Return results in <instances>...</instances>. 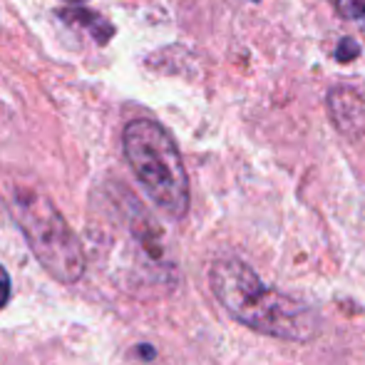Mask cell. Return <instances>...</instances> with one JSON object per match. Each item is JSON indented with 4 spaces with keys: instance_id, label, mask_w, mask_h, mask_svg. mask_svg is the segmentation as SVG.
<instances>
[{
    "instance_id": "1",
    "label": "cell",
    "mask_w": 365,
    "mask_h": 365,
    "mask_svg": "<svg viewBox=\"0 0 365 365\" xmlns=\"http://www.w3.org/2000/svg\"><path fill=\"white\" fill-rule=\"evenodd\" d=\"M209 284L224 311L251 331L296 343L318 333V318L306 303L261 284L244 261L219 259L209 271Z\"/></svg>"
},
{
    "instance_id": "2",
    "label": "cell",
    "mask_w": 365,
    "mask_h": 365,
    "mask_svg": "<svg viewBox=\"0 0 365 365\" xmlns=\"http://www.w3.org/2000/svg\"><path fill=\"white\" fill-rule=\"evenodd\" d=\"M122 149L154 207L172 219L187 217L189 177L172 135L154 120H132L122 135Z\"/></svg>"
},
{
    "instance_id": "3",
    "label": "cell",
    "mask_w": 365,
    "mask_h": 365,
    "mask_svg": "<svg viewBox=\"0 0 365 365\" xmlns=\"http://www.w3.org/2000/svg\"><path fill=\"white\" fill-rule=\"evenodd\" d=\"M10 212L38 264L60 284H77L85 274V251L63 214L45 194L18 187Z\"/></svg>"
},
{
    "instance_id": "4",
    "label": "cell",
    "mask_w": 365,
    "mask_h": 365,
    "mask_svg": "<svg viewBox=\"0 0 365 365\" xmlns=\"http://www.w3.org/2000/svg\"><path fill=\"white\" fill-rule=\"evenodd\" d=\"M331 115L333 120L338 122L341 130H351V125H361L363 120V97L358 92L348 90V87H341V90H333L331 97Z\"/></svg>"
},
{
    "instance_id": "5",
    "label": "cell",
    "mask_w": 365,
    "mask_h": 365,
    "mask_svg": "<svg viewBox=\"0 0 365 365\" xmlns=\"http://www.w3.org/2000/svg\"><path fill=\"white\" fill-rule=\"evenodd\" d=\"M338 10H341L346 18L363 20L365 23V0H338Z\"/></svg>"
},
{
    "instance_id": "6",
    "label": "cell",
    "mask_w": 365,
    "mask_h": 365,
    "mask_svg": "<svg viewBox=\"0 0 365 365\" xmlns=\"http://www.w3.org/2000/svg\"><path fill=\"white\" fill-rule=\"evenodd\" d=\"M10 291H13V286H10V276H8V271H5L3 266H0V308L8 306Z\"/></svg>"
},
{
    "instance_id": "7",
    "label": "cell",
    "mask_w": 365,
    "mask_h": 365,
    "mask_svg": "<svg viewBox=\"0 0 365 365\" xmlns=\"http://www.w3.org/2000/svg\"><path fill=\"white\" fill-rule=\"evenodd\" d=\"M356 55H358V45L353 43V40H343L341 48L336 50V58L343 60V63H346V60H353Z\"/></svg>"
},
{
    "instance_id": "8",
    "label": "cell",
    "mask_w": 365,
    "mask_h": 365,
    "mask_svg": "<svg viewBox=\"0 0 365 365\" xmlns=\"http://www.w3.org/2000/svg\"><path fill=\"white\" fill-rule=\"evenodd\" d=\"M65 3H85V0H65Z\"/></svg>"
}]
</instances>
